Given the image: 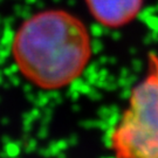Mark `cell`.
<instances>
[{"mask_svg": "<svg viewBox=\"0 0 158 158\" xmlns=\"http://www.w3.org/2000/svg\"><path fill=\"white\" fill-rule=\"evenodd\" d=\"M12 53L18 69L42 89L73 83L91 56V40L79 18L62 10H47L19 27Z\"/></svg>", "mask_w": 158, "mask_h": 158, "instance_id": "obj_1", "label": "cell"}, {"mask_svg": "<svg viewBox=\"0 0 158 158\" xmlns=\"http://www.w3.org/2000/svg\"><path fill=\"white\" fill-rule=\"evenodd\" d=\"M104 139L117 158H158V54H149L147 77L131 90L130 108Z\"/></svg>", "mask_w": 158, "mask_h": 158, "instance_id": "obj_2", "label": "cell"}, {"mask_svg": "<svg viewBox=\"0 0 158 158\" xmlns=\"http://www.w3.org/2000/svg\"><path fill=\"white\" fill-rule=\"evenodd\" d=\"M97 23L107 28H121L139 15L144 0H85Z\"/></svg>", "mask_w": 158, "mask_h": 158, "instance_id": "obj_3", "label": "cell"}, {"mask_svg": "<svg viewBox=\"0 0 158 158\" xmlns=\"http://www.w3.org/2000/svg\"><path fill=\"white\" fill-rule=\"evenodd\" d=\"M6 152H7L8 156H11V157H15L18 153H19V148L15 144L11 143V144H8L7 148H6Z\"/></svg>", "mask_w": 158, "mask_h": 158, "instance_id": "obj_4", "label": "cell"}]
</instances>
